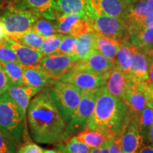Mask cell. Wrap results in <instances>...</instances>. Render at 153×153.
I'll use <instances>...</instances> for the list:
<instances>
[{
  "mask_svg": "<svg viewBox=\"0 0 153 153\" xmlns=\"http://www.w3.org/2000/svg\"><path fill=\"white\" fill-rule=\"evenodd\" d=\"M145 54L146 55L147 59H148V62H151L153 61V46H152L150 48L147 50L145 51Z\"/></svg>",
  "mask_w": 153,
  "mask_h": 153,
  "instance_id": "45",
  "label": "cell"
},
{
  "mask_svg": "<svg viewBox=\"0 0 153 153\" xmlns=\"http://www.w3.org/2000/svg\"><path fill=\"white\" fill-rule=\"evenodd\" d=\"M56 149H57V150H58V151H59V153H63V152H62V150H60V149H58V148H56Z\"/></svg>",
  "mask_w": 153,
  "mask_h": 153,
  "instance_id": "50",
  "label": "cell"
},
{
  "mask_svg": "<svg viewBox=\"0 0 153 153\" xmlns=\"http://www.w3.org/2000/svg\"><path fill=\"white\" fill-rule=\"evenodd\" d=\"M40 17L39 14L31 11L6 9L0 15V24L8 37L30 30Z\"/></svg>",
  "mask_w": 153,
  "mask_h": 153,
  "instance_id": "5",
  "label": "cell"
},
{
  "mask_svg": "<svg viewBox=\"0 0 153 153\" xmlns=\"http://www.w3.org/2000/svg\"><path fill=\"white\" fill-rule=\"evenodd\" d=\"M148 62V81L153 85V61Z\"/></svg>",
  "mask_w": 153,
  "mask_h": 153,
  "instance_id": "42",
  "label": "cell"
},
{
  "mask_svg": "<svg viewBox=\"0 0 153 153\" xmlns=\"http://www.w3.org/2000/svg\"><path fill=\"white\" fill-rule=\"evenodd\" d=\"M76 45H77V38L70 36H65L55 54L74 55Z\"/></svg>",
  "mask_w": 153,
  "mask_h": 153,
  "instance_id": "34",
  "label": "cell"
},
{
  "mask_svg": "<svg viewBox=\"0 0 153 153\" xmlns=\"http://www.w3.org/2000/svg\"><path fill=\"white\" fill-rule=\"evenodd\" d=\"M4 7V2H0V15H1V11H2Z\"/></svg>",
  "mask_w": 153,
  "mask_h": 153,
  "instance_id": "49",
  "label": "cell"
},
{
  "mask_svg": "<svg viewBox=\"0 0 153 153\" xmlns=\"http://www.w3.org/2000/svg\"><path fill=\"white\" fill-rule=\"evenodd\" d=\"M41 90L42 89L39 88L33 87L28 85L18 86L10 85L7 92L18 105L24 116L26 118L30 99Z\"/></svg>",
  "mask_w": 153,
  "mask_h": 153,
  "instance_id": "17",
  "label": "cell"
},
{
  "mask_svg": "<svg viewBox=\"0 0 153 153\" xmlns=\"http://www.w3.org/2000/svg\"><path fill=\"white\" fill-rule=\"evenodd\" d=\"M123 101L127 107L128 114L131 117L137 118L147 105L144 85H137L130 81Z\"/></svg>",
  "mask_w": 153,
  "mask_h": 153,
  "instance_id": "13",
  "label": "cell"
},
{
  "mask_svg": "<svg viewBox=\"0 0 153 153\" xmlns=\"http://www.w3.org/2000/svg\"><path fill=\"white\" fill-rule=\"evenodd\" d=\"M27 118L30 135L36 143L55 144L70 137L68 123L48 89L41 90L30 101Z\"/></svg>",
  "mask_w": 153,
  "mask_h": 153,
  "instance_id": "1",
  "label": "cell"
},
{
  "mask_svg": "<svg viewBox=\"0 0 153 153\" xmlns=\"http://www.w3.org/2000/svg\"><path fill=\"white\" fill-rule=\"evenodd\" d=\"M9 83L12 85H24L22 65L19 62H0Z\"/></svg>",
  "mask_w": 153,
  "mask_h": 153,
  "instance_id": "28",
  "label": "cell"
},
{
  "mask_svg": "<svg viewBox=\"0 0 153 153\" xmlns=\"http://www.w3.org/2000/svg\"><path fill=\"white\" fill-rule=\"evenodd\" d=\"M5 41L9 46L14 51L19 62L22 65H37L43 59V55L38 50H35L26 45L15 42L6 37Z\"/></svg>",
  "mask_w": 153,
  "mask_h": 153,
  "instance_id": "20",
  "label": "cell"
},
{
  "mask_svg": "<svg viewBox=\"0 0 153 153\" xmlns=\"http://www.w3.org/2000/svg\"><path fill=\"white\" fill-rule=\"evenodd\" d=\"M148 1L151 9H153V0H148Z\"/></svg>",
  "mask_w": 153,
  "mask_h": 153,
  "instance_id": "48",
  "label": "cell"
},
{
  "mask_svg": "<svg viewBox=\"0 0 153 153\" xmlns=\"http://www.w3.org/2000/svg\"><path fill=\"white\" fill-rule=\"evenodd\" d=\"M26 118L9 94L0 95V130L6 132L18 142L22 138Z\"/></svg>",
  "mask_w": 153,
  "mask_h": 153,
  "instance_id": "3",
  "label": "cell"
},
{
  "mask_svg": "<svg viewBox=\"0 0 153 153\" xmlns=\"http://www.w3.org/2000/svg\"><path fill=\"white\" fill-rule=\"evenodd\" d=\"M128 117V111L124 101L111 94L103 86L99 89L94 110L86 130L107 128L118 135Z\"/></svg>",
  "mask_w": 153,
  "mask_h": 153,
  "instance_id": "2",
  "label": "cell"
},
{
  "mask_svg": "<svg viewBox=\"0 0 153 153\" xmlns=\"http://www.w3.org/2000/svg\"><path fill=\"white\" fill-rule=\"evenodd\" d=\"M19 62V61L14 51L9 46L4 38L0 40V62Z\"/></svg>",
  "mask_w": 153,
  "mask_h": 153,
  "instance_id": "35",
  "label": "cell"
},
{
  "mask_svg": "<svg viewBox=\"0 0 153 153\" xmlns=\"http://www.w3.org/2000/svg\"><path fill=\"white\" fill-rule=\"evenodd\" d=\"M145 94L146 97L147 104L153 107V85L149 81L144 85Z\"/></svg>",
  "mask_w": 153,
  "mask_h": 153,
  "instance_id": "39",
  "label": "cell"
},
{
  "mask_svg": "<svg viewBox=\"0 0 153 153\" xmlns=\"http://www.w3.org/2000/svg\"><path fill=\"white\" fill-rule=\"evenodd\" d=\"M7 38L17 43L31 48L33 49L38 50V51L45 38L31 29L24 33L8 36Z\"/></svg>",
  "mask_w": 153,
  "mask_h": 153,
  "instance_id": "26",
  "label": "cell"
},
{
  "mask_svg": "<svg viewBox=\"0 0 153 153\" xmlns=\"http://www.w3.org/2000/svg\"><path fill=\"white\" fill-rule=\"evenodd\" d=\"M63 142L65 145L57 143L56 148L62 151L63 153H89L91 148L85 143L77 140L75 136L69 137Z\"/></svg>",
  "mask_w": 153,
  "mask_h": 153,
  "instance_id": "29",
  "label": "cell"
},
{
  "mask_svg": "<svg viewBox=\"0 0 153 153\" xmlns=\"http://www.w3.org/2000/svg\"><path fill=\"white\" fill-rule=\"evenodd\" d=\"M109 153H123L120 144V137L117 135L114 138L111 139L106 142Z\"/></svg>",
  "mask_w": 153,
  "mask_h": 153,
  "instance_id": "36",
  "label": "cell"
},
{
  "mask_svg": "<svg viewBox=\"0 0 153 153\" xmlns=\"http://www.w3.org/2000/svg\"><path fill=\"white\" fill-rule=\"evenodd\" d=\"M94 36L93 31L88 32L79 36L77 38V45L74 55L79 61L85 60L89 57L91 53L94 51Z\"/></svg>",
  "mask_w": 153,
  "mask_h": 153,
  "instance_id": "25",
  "label": "cell"
},
{
  "mask_svg": "<svg viewBox=\"0 0 153 153\" xmlns=\"http://www.w3.org/2000/svg\"><path fill=\"white\" fill-rule=\"evenodd\" d=\"M130 81L131 80L127 74L114 66L109 72L105 87L111 94L123 100Z\"/></svg>",
  "mask_w": 153,
  "mask_h": 153,
  "instance_id": "21",
  "label": "cell"
},
{
  "mask_svg": "<svg viewBox=\"0 0 153 153\" xmlns=\"http://www.w3.org/2000/svg\"><path fill=\"white\" fill-rule=\"evenodd\" d=\"M89 3L96 14L123 19L129 9L123 0H89Z\"/></svg>",
  "mask_w": 153,
  "mask_h": 153,
  "instance_id": "15",
  "label": "cell"
},
{
  "mask_svg": "<svg viewBox=\"0 0 153 153\" xmlns=\"http://www.w3.org/2000/svg\"><path fill=\"white\" fill-rule=\"evenodd\" d=\"M10 86V83L7 78L4 70L0 65V95L5 93Z\"/></svg>",
  "mask_w": 153,
  "mask_h": 153,
  "instance_id": "38",
  "label": "cell"
},
{
  "mask_svg": "<svg viewBox=\"0 0 153 153\" xmlns=\"http://www.w3.org/2000/svg\"><path fill=\"white\" fill-rule=\"evenodd\" d=\"M120 42V44L115 58L114 66L128 76L131 72L132 62L131 43L129 38L124 39Z\"/></svg>",
  "mask_w": 153,
  "mask_h": 153,
  "instance_id": "23",
  "label": "cell"
},
{
  "mask_svg": "<svg viewBox=\"0 0 153 153\" xmlns=\"http://www.w3.org/2000/svg\"><path fill=\"white\" fill-rule=\"evenodd\" d=\"M109 72L97 74L79 69L73 68L61 77L60 81L75 86L82 92L97 89L106 85Z\"/></svg>",
  "mask_w": 153,
  "mask_h": 153,
  "instance_id": "9",
  "label": "cell"
},
{
  "mask_svg": "<svg viewBox=\"0 0 153 153\" xmlns=\"http://www.w3.org/2000/svg\"><path fill=\"white\" fill-rule=\"evenodd\" d=\"M79 59L75 55L53 54L43 57L38 65L54 81L60 80L61 77L73 69Z\"/></svg>",
  "mask_w": 153,
  "mask_h": 153,
  "instance_id": "10",
  "label": "cell"
},
{
  "mask_svg": "<svg viewBox=\"0 0 153 153\" xmlns=\"http://www.w3.org/2000/svg\"><path fill=\"white\" fill-rule=\"evenodd\" d=\"M151 27H153V9L148 13V14L147 15V16L143 22L141 30Z\"/></svg>",
  "mask_w": 153,
  "mask_h": 153,
  "instance_id": "40",
  "label": "cell"
},
{
  "mask_svg": "<svg viewBox=\"0 0 153 153\" xmlns=\"http://www.w3.org/2000/svg\"><path fill=\"white\" fill-rule=\"evenodd\" d=\"M120 44V41L116 38L95 33V49L98 51L101 55H103L109 60H113L114 62L115 61L116 53H117Z\"/></svg>",
  "mask_w": 153,
  "mask_h": 153,
  "instance_id": "22",
  "label": "cell"
},
{
  "mask_svg": "<svg viewBox=\"0 0 153 153\" xmlns=\"http://www.w3.org/2000/svg\"><path fill=\"white\" fill-rule=\"evenodd\" d=\"M56 9L60 14H87L90 9L89 0H57Z\"/></svg>",
  "mask_w": 153,
  "mask_h": 153,
  "instance_id": "24",
  "label": "cell"
},
{
  "mask_svg": "<svg viewBox=\"0 0 153 153\" xmlns=\"http://www.w3.org/2000/svg\"><path fill=\"white\" fill-rule=\"evenodd\" d=\"M132 62L128 77L133 83L145 85L148 82V62L146 55L142 50L131 45Z\"/></svg>",
  "mask_w": 153,
  "mask_h": 153,
  "instance_id": "14",
  "label": "cell"
},
{
  "mask_svg": "<svg viewBox=\"0 0 153 153\" xmlns=\"http://www.w3.org/2000/svg\"><path fill=\"white\" fill-rule=\"evenodd\" d=\"M6 37H7V36H6V34L4 33V30L3 27L1 26V25L0 24V40Z\"/></svg>",
  "mask_w": 153,
  "mask_h": 153,
  "instance_id": "47",
  "label": "cell"
},
{
  "mask_svg": "<svg viewBox=\"0 0 153 153\" xmlns=\"http://www.w3.org/2000/svg\"><path fill=\"white\" fill-rule=\"evenodd\" d=\"M99 88L82 92V97L77 108L68 122V131L70 136L85 131L94 110L96 99Z\"/></svg>",
  "mask_w": 153,
  "mask_h": 153,
  "instance_id": "6",
  "label": "cell"
},
{
  "mask_svg": "<svg viewBox=\"0 0 153 153\" xmlns=\"http://www.w3.org/2000/svg\"><path fill=\"white\" fill-rule=\"evenodd\" d=\"M117 134L111 130L107 128H97L91 131H81L74 135L77 140L85 143L90 148H98L111 139L114 138Z\"/></svg>",
  "mask_w": 153,
  "mask_h": 153,
  "instance_id": "19",
  "label": "cell"
},
{
  "mask_svg": "<svg viewBox=\"0 0 153 153\" xmlns=\"http://www.w3.org/2000/svg\"><path fill=\"white\" fill-rule=\"evenodd\" d=\"M50 91L58 110L68 123L77 108L82 97V91L75 86L60 80L54 81Z\"/></svg>",
  "mask_w": 153,
  "mask_h": 153,
  "instance_id": "4",
  "label": "cell"
},
{
  "mask_svg": "<svg viewBox=\"0 0 153 153\" xmlns=\"http://www.w3.org/2000/svg\"><path fill=\"white\" fill-rule=\"evenodd\" d=\"M123 1H124V2L127 4L128 7L130 8V7H131V5H133L134 3L136 2L137 0H123Z\"/></svg>",
  "mask_w": 153,
  "mask_h": 153,
  "instance_id": "46",
  "label": "cell"
},
{
  "mask_svg": "<svg viewBox=\"0 0 153 153\" xmlns=\"http://www.w3.org/2000/svg\"><path fill=\"white\" fill-rule=\"evenodd\" d=\"M87 15L90 19L93 32L116 38L120 41L129 38L123 19L97 14L91 8Z\"/></svg>",
  "mask_w": 153,
  "mask_h": 153,
  "instance_id": "7",
  "label": "cell"
},
{
  "mask_svg": "<svg viewBox=\"0 0 153 153\" xmlns=\"http://www.w3.org/2000/svg\"><path fill=\"white\" fill-rule=\"evenodd\" d=\"M120 144L123 153H137L144 144V137L137 125L136 118L128 117L120 133Z\"/></svg>",
  "mask_w": 153,
  "mask_h": 153,
  "instance_id": "12",
  "label": "cell"
},
{
  "mask_svg": "<svg viewBox=\"0 0 153 153\" xmlns=\"http://www.w3.org/2000/svg\"><path fill=\"white\" fill-rule=\"evenodd\" d=\"M128 37L132 45L145 52L153 46V27L144 28Z\"/></svg>",
  "mask_w": 153,
  "mask_h": 153,
  "instance_id": "27",
  "label": "cell"
},
{
  "mask_svg": "<svg viewBox=\"0 0 153 153\" xmlns=\"http://www.w3.org/2000/svg\"><path fill=\"white\" fill-rule=\"evenodd\" d=\"M22 70L25 85L43 89L44 88L51 87L54 82V80L50 78L38 65L30 66L22 65Z\"/></svg>",
  "mask_w": 153,
  "mask_h": 153,
  "instance_id": "18",
  "label": "cell"
},
{
  "mask_svg": "<svg viewBox=\"0 0 153 153\" xmlns=\"http://www.w3.org/2000/svg\"><path fill=\"white\" fill-rule=\"evenodd\" d=\"M31 30L45 38L58 33L55 22H53L52 20L45 18L42 19L41 17L34 23Z\"/></svg>",
  "mask_w": 153,
  "mask_h": 153,
  "instance_id": "30",
  "label": "cell"
},
{
  "mask_svg": "<svg viewBox=\"0 0 153 153\" xmlns=\"http://www.w3.org/2000/svg\"><path fill=\"white\" fill-rule=\"evenodd\" d=\"M136 120L145 139L149 128L153 123V107L147 104L143 111L137 116Z\"/></svg>",
  "mask_w": 153,
  "mask_h": 153,
  "instance_id": "32",
  "label": "cell"
},
{
  "mask_svg": "<svg viewBox=\"0 0 153 153\" xmlns=\"http://www.w3.org/2000/svg\"><path fill=\"white\" fill-rule=\"evenodd\" d=\"M57 33L78 38L93 31L90 19L87 14H59L56 18Z\"/></svg>",
  "mask_w": 153,
  "mask_h": 153,
  "instance_id": "8",
  "label": "cell"
},
{
  "mask_svg": "<svg viewBox=\"0 0 153 153\" xmlns=\"http://www.w3.org/2000/svg\"><path fill=\"white\" fill-rule=\"evenodd\" d=\"M4 2L6 9L31 11L49 20L55 19L59 14L55 0H5Z\"/></svg>",
  "mask_w": 153,
  "mask_h": 153,
  "instance_id": "11",
  "label": "cell"
},
{
  "mask_svg": "<svg viewBox=\"0 0 153 153\" xmlns=\"http://www.w3.org/2000/svg\"><path fill=\"white\" fill-rule=\"evenodd\" d=\"M114 62L101 55L94 50L87 59L79 61L74 68L94 72L97 74H106L114 68Z\"/></svg>",
  "mask_w": 153,
  "mask_h": 153,
  "instance_id": "16",
  "label": "cell"
},
{
  "mask_svg": "<svg viewBox=\"0 0 153 153\" xmlns=\"http://www.w3.org/2000/svg\"><path fill=\"white\" fill-rule=\"evenodd\" d=\"M145 138L148 140L149 142L151 143L152 146H153V123L150 126V127L149 128L148 131L147 132Z\"/></svg>",
  "mask_w": 153,
  "mask_h": 153,
  "instance_id": "43",
  "label": "cell"
},
{
  "mask_svg": "<svg viewBox=\"0 0 153 153\" xmlns=\"http://www.w3.org/2000/svg\"><path fill=\"white\" fill-rule=\"evenodd\" d=\"M137 153H153V146L146 145V146L142 147Z\"/></svg>",
  "mask_w": 153,
  "mask_h": 153,
  "instance_id": "44",
  "label": "cell"
},
{
  "mask_svg": "<svg viewBox=\"0 0 153 153\" xmlns=\"http://www.w3.org/2000/svg\"><path fill=\"white\" fill-rule=\"evenodd\" d=\"M18 140L0 130V153H16Z\"/></svg>",
  "mask_w": 153,
  "mask_h": 153,
  "instance_id": "33",
  "label": "cell"
},
{
  "mask_svg": "<svg viewBox=\"0 0 153 153\" xmlns=\"http://www.w3.org/2000/svg\"><path fill=\"white\" fill-rule=\"evenodd\" d=\"M43 149L38 145L29 143L21 147L16 153H43Z\"/></svg>",
  "mask_w": 153,
  "mask_h": 153,
  "instance_id": "37",
  "label": "cell"
},
{
  "mask_svg": "<svg viewBox=\"0 0 153 153\" xmlns=\"http://www.w3.org/2000/svg\"><path fill=\"white\" fill-rule=\"evenodd\" d=\"M89 153H109L107 143H104V145L100 147H98V148H91Z\"/></svg>",
  "mask_w": 153,
  "mask_h": 153,
  "instance_id": "41",
  "label": "cell"
},
{
  "mask_svg": "<svg viewBox=\"0 0 153 153\" xmlns=\"http://www.w3.org/2000/svg\"><path fill=\"white\" fill-rule=\"evenodd\" d=\"M64 36L62 34L57 33L45 38L38 51L43 57L55 54Z\"/></svg>",
  "mask_w": 153,
  "mask_h": 153,
  "instance_id": "31",
  "label": "cell"
}]
</instances>
